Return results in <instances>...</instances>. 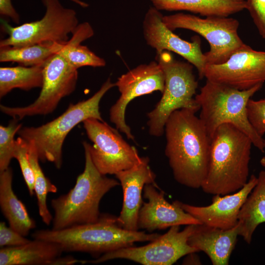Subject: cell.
<instances>
[{"label": "cell", "mask_w": 265, "mask_h": 265, "mask_svg": "<svg viewBox=\"0 0 265 265\" xmlns=\"http://www.w3.org/2000/svg\"><path fill=\"white\" fill-rule=\"evenodd\" d=\"M195 112L176 110L165 126V154L175 180L186 187L201 188L206 178L211 139Z\"/></svg>", "instance_id": "1"}, {"label": "cell", "mask_w": 265, "mask_h": 265, "mask_svg": "<svg viewBox=\"0 0 265 265\" xmlns=\"http://www.w3.org/2000/svg\"><path fill=\"white\" fill-rule=\"evenodd\" d=\"M252 145L250 138L235 126H220L211 140L203 191L213 195H224L243 187L248 181Z\"/></svg>", "instance_id": "2"}, {"label": "cell", "mask_w": 265, "mask_h": 265, "mask_svg": "<svg viewBox=\"0 0 265 265\" xmlns=\"http://www.w3.org/2000/svg\"><path fill=\"white\" fill-rule=\"evenodd\" d=\"M160 235L126 230L118 224L117 217L103 214L95 223L60 230H37L31 237L58 243L64 252H86L96 256L132 246L136 242L150 241Z\"/></svg>", "instance_id": "3"}, {"label": "cell", "mask_w": 265, "mask_h": 265, "mask_svg": "<svg viewBox=\"0 0 265 265\" xmlns=\"http://www.w3.org/2000/svg\"><path fill=\"white\" fill-rule=\"evenodd\" d=\"M85 155L83 171L77 177L74 186L66 194L53 199L54 214L52 230L95 223L101 216L99 205L104 196L119 185V182L101 174L93 163L87 147L83 144Z\"/></svg>", "instance_id": "4"}, {"label": "cell", "mask_w": 265, "mask_h": 265, "mask_svg": "<svg viewBox=\"0 0 265 265\" xmlns=\"http://www.w3.org/2000/svg\"><path fill=\"white\" fill-rule=\"evenodd\" d=\"M263 85L261 83L248 90H239L207 80L195 100L200 107L199 118L211 140L220 126L230 124L247 135L253 146L265 152V139L253 128L247 113L249 100Z\"/></svg>", "instance_id": "5"}, {"label": "cell", "mask_w": 265, "mask_h": 265, "mask_svg": "<svg viewBox=\"0 0 265 265\" xmlns=\"http://www.w3.org/2000/svg\"><path fill=\"white\" fill-rule=\"evenodd\" d=\"M114 86L109 78L90 98L70 104L61 115L51 121L37 127H22L17 133L34 146L39 160L52 162L57 169H60L62 146L67 135L76 126L87 119L104 121L99 104L106 92Z\"/></svg>", "instance_id": "6"}, {"label": "cell", "mask_w": 265, "mask_h": 265, "mask_svg": "<svg viewBox=\"0 0 265 265\" xmlns=\"http://www.w3.org/2000/svg\"><path fill=\"white\" fill-rule=\"evenodd\" d=\"M157 57L164 73L165 86L161 98L147 113V125L149 133L159 137L164 132L165 124L172 112L183 108L196 112L200 107L193 98L198 87L193 66L175 59L167 51L157 53Z\"/></svg>", "instance_id": "7"}, {"label": "cell", "mask_w": 265, "mask_h": 265, "mask_svg": "<svg viewBox=\"0 0 265 265\" xmlns=\"http://www.w3.org/2000/svg\"><path fill=\"white\" fill-rule=\"evenodd\" d=\"M45 7L39 20L12 26L1 20L8 37L0 42V47H22L38 44L65 43L78 26L76 11L64 7L59 0H41Z\"/></svg>", "instance_id": "8"}, {"label": "cell", "mask_w": 265, "mask_h": 265, "mask_svg": "<svg viewBox=\"0 0 265 265\" xmlns=\"http://www.w3.org/2000/svg\"><path fill=\"white\" fill-rule=\"evenodd\" d=\"M162 21L172 31L178 28L188 29L205 38L210 46V50L204 53L207 65L225 62L244 44L238 32L239 22L233 18L208 16L203 18L178 13L163 16Z\"/></svg>", "instance_id": "9"}, {"label": "cell", "mask_w": 265, "mask_h": 265, "mask_svg": "<svg viewBox=\"0 0 265 265\" xmlns=\"http://www.w3.org/2000/svg\"><path fill=\"white\" fill-rule=\"evenodd\" d=\"M93 145L83 142L99 171L103 175L114 174L128 169L141 160L136 148L128 143L117 130L104 121L90 118L83 122Z\"/></svg>", "instance_id": "10"}, {"label": "cell", "mask_w": 265, "mask_h": 265, "mask_svg": "<svg viewBox=\"0 0 265 265\" xmlns=\"http://www.w3.org/2000/svg\"><path fill=\"white\" fill-rule=\"evenodd\" d=\"M43 83L40 94L32 104L23 107L0 105L1 111L20 120L26 116L52 113L61 99L75 90L78 69L71 66L58 53L50 58L43 66Z\"/></svg>", "instance_id": "11"}, {"label": "cell", "mask_w": 265, "mask_h": 265, "mask_svg": "<svg viewBox=\"0 0 265 265\" xmlns=\"http://www.w3.org/2000/svg\"><path fill=\"white\" fill-rule=\"evenodd\" d=\"M180 226L170 227L166 233L145 245L120 248L106 253L96 259L86 260V263L98 264L113 259H123L144 265H172L184 256L199 252L188 243L196 225H187L182 231Z\"/></svg>", "instance_id": "12"}, {"label": "cell", "mask_w": 265, "mask_h": 265, "mask_svg": "<svg viewBox=\"0 0 265 265\" xmlns=\"http://www.w3.org/2000/svg\"><path fill=\"white\" fill-rule=\"evenodd\" d=\"M115 84L120 96L110 109V121L128 139L134 140L131 128L125 121L126 107L136 97L156 91L162 93L165 86L164 72L158 61H151L148 64H140L121 75Z\"/></svg>", "instance_id": "13"}, {"label": "cell", "mask_w": 265, "mask_h": 265, "mask_svg": "<svg viewBox=\"0 0 265 265\" xmlns=\"http://www.w3.org/2000/svg\"><path fill=\"white\" fill-rule=\"evenodd\" d=\"M204 77L239 90L264 83L265 52L255 50L244 44L225 62L207 65Z\"/></svg>", "instance_id": "14"}, {"label": "cell", "mask_w": 265, "mask_h": 265, "mask_svg": "<svg viewBox=\"0 0 265 265\" xmlns=\"http://www.w3.org/2000/svg\"><path fill=\"white\" fill-rule=\"evenodd\" d=\"M163 16L154 6L146 13L142 30L147 44L155 49L157 53L167 51L181 55L196 67L199 78L202 79L207 62L201 50L200 39L195 37L192 42L182 39L165 26Z\"/></svg>", "instance_id": "15"}, {"label": "cell", "mask_w": 265, "mask_h": 265, "mask_svg": "<svg viewBox=\"0 0 265 265\" xmlns=\"http://www.w3.org/2000/svg\"><path fill=\"white\" fill-rule=\"evenodd\" d=\"M257 182L258 177L253 174L241 189L224 195H214L212 203L207 206H196L177 200L174 202L202 224L227 230L238 224L240 210Z\"/></svg>", "instance_id": "16"}, {"label": "cell", "mask_w": 265, "mask_h": 265, "mask_svg": "<svg viewBox=\"0 0 265 265\" xmlns=\"http://www.w3.org/2000/svg\"><path fill=\"white\" fill-rule=\"evenodd\" d=\"M157 188L158 186L153 184H146L144 187L143 196L147 202H143L139 212L138 229L153 232L173 226L202 224L174 202H168L164 192Z\"/></svg>", "instance_id": "17"}, {"label": "cell", "mask_w": 265, "mask_h": 265, "mask_svg": "<svg viewBox=\"0 0 265 265\" xmlns=\"http://www.w3.org/2000/svg\"><path fill=\"white\" fill-rule=\"evenodd\" d=\"M149 163V158L143 157L138 163L115 175L120 182L123 193L122 210L117 217V221L121 227L129 231L138 230V214L143 202L142 196L145 185H156V176Z\"/></svg>", "instance_id": "18"}, {"label": "cell", "mask_w": 265, "mask_h": 265, "mask_svg": "<svg viewBox=\"0 0 265 265\" xmlns=\"http://www.w3.org/2000/svg\"><path fill=\"white\" fill-rule=\"evenodd\" d=\"M238 236V223L227 230L197 224L188 243L199 252L205 253L213 265H227Z\"/></svg>", "instance_id": "19"}, {"label": "cell", "mask_w": 265, "mask_h": 265, "mask_svg": "<svg viewBox=\"0 0 265 265\" xmlns=\"http://www.w3.org/2000/svg\"><path fill=\"white\" fill-rule=\"evenodd\" d=\"M63 252L58 243L34 239L23 245L0 248V265H50Z\"/></svg>", "instance_id": "20"}, {"label": "cell", "mask_w": 265, "mask_h": 265, "mask_svg": "<svg viewBox=\"0 0 265 265\" xmlns=\"http://www.w3.org/2000/svg\"><path fill=\"white\" fill-rule=\"evenodd\" d=\"M13 171L9 167L0 172V207L9 226L23 236L36 227L23 202L15 195L12 186Z\"/></svg>", "instance_id": "21"}, {"label": "cell", "mask_w": 265, "mask_h": 265, "mask_svg": "<svg viewBox=\"0 0 265 265\" xmlns=\"http://www.w3.org/2000/svg\"><path fill=\"white\" fill-rule=\"evenodd\" d=\"M158 10L187 11L201 16L229 17L246 9L245 0H150Z\"/></svg>", "instance_id": "22"}, {"label": "cell", "mask_w": 265, "mask_h": 265, "mask_svg": "<svg viewBox=\"0 0 265 265\" xmlns=\"http://www.w3.org/2000/svg\"><path fill=\"white\" fill-rule=\"evenodd\" d=\"M265 222V170L261 171L258 182L242 206L238 216V236L251 242L257 227Z\"/></svg>", "instance_id": "23"}, {"label": "cell", "mask_w": 265, "mask_h": 265, "mask_svg": "<svg viewBox=\"0 0 265 265\" xmlns=\"http://www.w3.org/2000/svg\"><path fill=\"white\" fill-rule=\"evenodd\" d=\"M94 30L88 22L79 24L72 33V37L65 44L58 53L76 69L83 66L101 67L106 65L104 59L97 55L80 43L94 35Z\"/></svg>", "instance_id": "24"}, {"label": "cell", "mask_w": 265, "mask_h": 265, "mask_svg": "<svg viewBox=\"0 0 265 265\" xmlns=\"http://www.w3.org/2000/svg\"><path fill=\"white\" fill-rule=\"evenodd\" d=\"M65 43L0 47V61L16 62L24 66H44L50 58L62 49Z\"/></svg>", "instance_id": "25"}, {"label": "cell", "mask_w": 265, "mask_h": 265, "mask_svg": "<svg viewBox=\"0 0 265 265\" xmlns=\"http://www.w3.org/2000/svg\"><path fill=\"white\" fill-rule=\"evenodd\" d=\"M43 66L1 67L0 68V98L15 88L28 91L41 88Z\"/></svg>", "instance_id": "26"}, {"label": "cell", "mask_w": 265, "mask_h": 265, "mask_svg": "<svg viewBox=\"0 0 265 265\" xmlns=\"http://www.w3.org/2000/svg\"><path fill=\"white\" fill-rule=\"evenodd\" d=\"M28 158L34 175V192L37 200L38 212L43 222L49 225L53 217L47 207V194L56 193L57 188L44 175L34 146L30 143H28Z\"/></svg>", "instance_id": "27"}, {"label": "cell", "mask_w": 265, "mask_h": 265, "mask_svg": "<svg viewBox=\"0 0 265 265\" xmlns=\"http://www.w3.org/2000/svg\"><path fill=\"white\" fill-rule=\"evenodd\" d=\"M19 120L13 118L6 126H0V172L9 167L15 147L14 136L22 128Z\"/></svg>", "instance_id": "28"}, {"label": "cell", "mask_w": 265, "mask_h": 265, "mask_svg": "<svg viewBox=\"0 0 265 265\" xmlns=\"http://www.w3.org/2000/svg\"><path fill=\"white\" fill-rule=\"evenodd\" d=\"M28 143L19 136L15 140L13 158L18 160L29 194L32 196L35 194L34 175L28 158Z\"/></svg>", "instance_id": "29"}, {"label": "cell", "mask_w": 265, "mask_h": 265, "mask_svg": "<svg viewBox=\"0 0 265 265\" xmlns=\"http://www.w3.org/2000/svg\"><path fill=\"white\" fill-rule=\"evenodd\" d=\"M249 121L256 132L261 136L265 134V99H250L247 106Z\"/></svg>", "instance_id": "30"}, {"label": "cell", "mask_w": 265, "mask_h": 265, "mask_svg": "<svg viewBox=\"0 0 265 265\" xmlns=\"http://www.w3.org/2000/svg\"><path fill=\"white\" fill-rule=\"evenodd\" d=\"M247 9L259 34L265 40V0H245Z\"/></svg>", "instance_id": "31"}, {"label": "cell", "mask_w": 265, "mask_h": 265, "mask_svg": "<svg viewBox=\"0 0 265 265\" xmlns=\"http://www.w3.org/2000/svg\"><path fill=\"white\" fill-rule=\"evenodd\" d=\"M31 240L8 227L4 222L0 223V247H10L23 245Z\"/></svg>", "instance_id": "32"}, {"label": "cell", "mask_w": 265, "mask_h": 265, "mask_svg": "<svg viewBox=\"0 0 265 265\" xmlns=\"http://www.w3.org/2000/svg\"><path fill=\"white\" fill-rule=\"evenodd\" d=\"M0 14L9 18L15 24L20 23V16L11 3V0H0Z\"/></svg>", "instance_id": "33"}, {"label": "cell", "mask_w": 265, "mask_h": 265, "mask_svg": "<svg viewBox=\"0 0 265 265\" xmlns=\"http://www.w3.org/2000/svg\"><path fill=\"white\" fill-rule=\"evenodd\" d=\"M86 260H80L72 256H61L53 260L50 265H72L77 263L85 264Z\"/></svg>", "instance_id": "34"}, {"label": "cell", "mask_w": 265, "mask_h": 265, "mask_svg": "<svg viewBox=\"0 0 265 265\" xmlns=\"http://www.w3.org/2000/svg\"><path fill=\"white\" fill-rule=\"evenodd\" d=\"M194 253H192L187 255V257L183 262V264H201L199 259L197 256L194 255Z\"/></svg>", "instance_id": "35"}, {"label": "cell", "mask_w": 265, "mask_h": 265, "mask_svg": "<svg viewBox=\"0 0 265 265\" xmlns=\"http://www.w3.org/2000/svg\"><path fill=\"white\" fill-rule=\"evenodd\" d=\"M69 0L78 4L79 6L83 8H86L89 6V4L88 3L83 1H81L80 0Z\"/></svg>", "instance_id": "36"}, {"label": "cell", "mask_w": 265, "mask_h": 265, "mask_svg": "<svg viewBox=\"0 0 265 265\" xmlns=\"http://www.w3.org/2000/svg\"><path fill=\"white\" fill-rule=\"evenodd\" d=\"M260 163L265 168V157H263L260 160Z\"/></svg>", "instance_id": "37"}]
</instances>
